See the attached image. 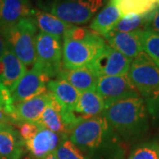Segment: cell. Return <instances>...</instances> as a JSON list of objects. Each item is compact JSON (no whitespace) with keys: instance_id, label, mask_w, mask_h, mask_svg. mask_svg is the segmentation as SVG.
Wrapping results in <instances>:
<instances>
[{"instance_id":"3","label":"cell","mask_w":159,"mask_h":159,"mask_svg":"<svg viewBox=\"0 0 159 159\" xmlns=\"http://www.w3.org/2000/svg\"><path fill=\"white\" fill-rule=\"evenodd\" d=\"M36 31L37 27L33 16L21 19L16 24L1 31L8 48L27 67L34 66L36 61Z\"/></svg>"},{"instance_id":"6","label":"cell","mask_w":159,"mask_h":159,"mask_svg":"<svg viewBox=\"0 0 159 159\" xmlns=\"http://www.w3.org/2000/svg\"><path fill=\"white\" fill-rule=\"evenodd\" d=\"M127 76L139 94L145 98L159 90V67L145 51L132 59Z\"/></svg>"},{"instance_id":"12","label":"cell","mask_w":159,"mask_h":159,"mask_svg":"<svg viewBox=\"0 0 159 159\" xmlns=\"http://www.w3.org/2000/svg\"><path fill=\"white\" fill-rule=\"evenodd\" d=\"M61 138L66 137L39 125V128L29 141L24 142V145L31 153L34 159H41L49 154L55 152L60 144Z\"/></svg>"},{"instance_id":"27","label":"cell","mask_w":159,"mask_h":159,"mask_svg":"<svg viewBox=\"0 0 159 159\" xmlns=\"http://www.w3.org/2000/svg\"><path fill=\"white\" fill-rule=\"evenodd\" d=\"M145 99L146 107L149 114L156 120L159 121V90L154 92Z\"/></svg>"},{"instance_id":"16","label":"cell","mask_w":159,"mask_h":159,"mask_svg":"<svg viewBox=\"0 0 159 159\" xmlns=\"http://www.w3.org/2000/svg\"><path fill=\"white\" fill-rule=\"evenodd\" d=\"M105 103L96 90H89L80 94L78 102L73 111L80 122L84 119L103 116Z\"/></svg>"},{"instance_id":"28","label":"cell","mask_w":159,"mask_h":159,"mask_svg":"<svg viewBox=\"0 0 159 159\" xmlns=\"http://www.w3.org/2000/svg\"><path fill=\"white\" fill-rule=\"evenodd\" d=\"M39 128V124L34 123H22L19 125V135L21 138L23 143L29 141L36 133Z\"/></svg>"},{"instance_id":"13","label":"cell","mask_w":159,"mask_h":159,"mask_svg":"<svg viewBox=\"0 0 159 159\" xmlns=\"http://www.w3.org/2000/svg\"><path fill=\"white\" fill-rule=\"evenodd\" d=\"M143 31L144 30H136L134 32L123 33L111 30L104 35V40L111 48L121 52L128 58L133 59L143 51L142 44Z\"/></svg>"},{"instance_id":"20","label":"cell","mask_w":159,"mask_h":159,"mask_svg":"<svg viewBox=\"0 0 159 159\" xmlns=\"http://www.w3.org/2000/svg\"><path fill=\"white\" fill-rule=\"evenodd\" d=\"M122 17L123 15L119 6L111 0L108 5L93 19L89 29L104 36L114 29Z\"/></svg>"},{"instance_id":"5","label":"cell","mask_w":159,"mask_h":159,"mask_svg":"<svg viewBox=\"0 0 159 159\" xmlns=\"http://www.w3.org/2000/svg\"><path fill=\"white\" fill-rule=\"evenodd\" d=\"M115 131L103 116L84 119L74 125L69 140L80 150L93 151L115 135Z\"/></svg>"},{"instance_id":"22","label":"cell","mask_w":159,"mask_h":159,"mask_svg":"<svg viewBox=\"0 0 159 159\" xmlns=\"http://www.w3.org/2000/svg\"><path fill=\"white\" fill-rule=\"evenodd\" d=\"M23 144L15 129L0 132V159H19L23 154Z\"/></svg>"},{"instance_id":"9","label":"cell","mask_w":159,"mask_h":159,"mask_svg":"<svg viewBox=\"0 0 159 159\" xmlns=\"http://www.w3.org/2000/svg\"><path fill=\"white\" fill-rule=\"evenodd\" d=\"M131 62L132 59L106 43L89 66L98 77L117 76L128 74Z\"/></svg>"},{"instance_id":"11","label":"cell","mask_w":159,"mask_h":159,"mask_svg":"<svg viewBox=\"0 0 159 159\" xmlns=\"http://www.w3.org/2000/svg\"><path fill=\"white\" fill-rule=\"evenodd\" d=\"M51 97V92L47 90L33 98L15 104L11 114L15 125H20L22 123H38Z\"/></svg>"},{"instance_id":"21","label":"cell","mask_w":159,"mask_h":159,"mask_svg":"<svg viewBox=\"0 0 159 159\" xmlns=\"http://www.w3.org/2000/svg\"><path fill=\"white\" fill-rule=\"evenodd\" d=\"M33 17L36 27L41 30V32L57 37L63 36L67 29L73 27V25L63 21L62 20L47 11L34 10Z\"/></svg>"},{"instance_id":"35","label":"cell","mask_w":159,"mask_h":159,"mask_svg":"<svg viewBox=\"0 0 159 159\" xmlns=\"http://www.w3.org/2000/svg\"><path fill=\"white\" fill-rule=\"evenodd\" d=\"M24 159H33L32 157H25Z\"/></svg>"},{"instance_id":"25","label":"cell","mask_w":159,"mask_h":159,"mask_svg":"<svg viewBox=\"0 0 159 159\" xmlns=\"http://www.w3.org/2000/svg\"><path fill=\"white\" fill-rule=\"evenodd\" d=\"M54 153L57 159H86L82 151L68 139L63 140Z\"/></svg>"},{"instance_id":"32","label":"cell","mask_w":159,"mask_h":159,"mask_svg":"<svg viewBox=\"0 0 159 159\" xmlns=\"http://www.w3.org/2000/svg\"><path fill=\"white\" fill-rule=\"evenodd\" d=\"M11 129H14V127L11 125L9 124H6V123H0V132H3V131H7V130H11Z\"/></svg>"},{"instance_id":"4","label":"cell","mask_w":159,"mask_h":159,"mask_svg":"<svg viewBox=\"0 0 159 159\" xmlns=\"http://www.w3.org/2000/svg\"><path fill=\"white\" fill-rule=\"evenodd\" d=\"M41 7L71 25L89 22L103 6V0H41Z\"/></svg>"},{"instance_id":"17","label":"cell","mask_w":159,"mask_h":159,"mask_svg":"<svg viewBox=\"0 0 159 159\" xmlns=\"http://www.w3.org/2000/svg\"><path fill=\"white\" fill-rule=\"evenodd\" d=\"M57 78L65 80L79 91L80 93L96 90L98 76L90 66L77 69H66L64 66Z\"/></svg>"},{"instance_id":"14","label":"cell","mask_w":159,"mask_h":159,"mask_svg":"<svg viewBox=\"0 0 159 159\" xmlns=\"http://www.w3.org/2000/svg\"><path fill=\"white\" fill-rule=\"evenodd\" d=\"M29 0H0V31L34 15Z\"/></svg>"},{"instance_id":"34","label":"cell","mask_w":159,"mask_h":159,"mask_svg":"<svg viewBox=\"0 0 159 159\" xmlns=\"http://www.w3.org/2000/svg\"><path fill=\"white\" fill-rule=\"evenodd\" d=\"M0 109H2V110H4V111H5V109H6V104H5V102H4L3 98L1 97V95H0Z\"/></svg>"},{"instance_id":"23","label":"cell","mask_w":159,"mask_h":159,"mask_svg":"<svg viewBox=\"0 0 159 159\" xmlns=\"http://www.w3.org/2000/svg\"><path fill=\"white\" fill-rule=\"evenodd\" d=\"M148 22V15L145 14H127L124 15L119 20L117 25L112 29L116 32H134L136 30H145L146 24Z\"/></svg>"},{"instance_id":"33","label":"cell","mask_w":159,"mask_h":159,"mask_svg":"<svg viewBox=\"0 0 159 159\" xmlns=\"http://www.w3.org/2000/svg\"><path fill=\"white\" fill-rule=\"evenodd\" d=\"M41 159H57V157H56V155H55V153L53 152V153L51 154H49L48 156H46V157H43V158Z\"/></svg>"},{"instance_id":"8","label":"cell","mask_w":159,"mask_h":159,"mask_svg":"<svg viewBox=\"0 0 159 159\" xmlns=\"http://www.w3.org/2000/svg\"><path fill=\"white\" fill-rule=\"evenodd\" d=\"M96 91L102 97L105 108L116 102L133 97H141L131 83L127 74L117 76H102L97 80Z\"/></svg>"},{"instance_id":"18","label":"cell","mask_w":159,"mask_h":159,"mask_svg":"<svg viewBox=\"0 0 159 159\" xmlns=\"http://www.w3.org/2000/svg\"><path fill=\"white\" fill-rule=\"evenodd\" d=\"M36 124L43 125L51 132L61 134L65 137L69 136L70 134V131L64 119L63 108L55 100L53 96L51 97L50 102L42 114L39 122Z\"/></svg>"},{"instance_id":"2","label":"cell","mask_w":159,"mask_h":159,"mask_svg":"<svg viewBox=\"0 0 159 159\" xmlns=\"http://www.w3.org/2000/svg\"><path fill=\"white\" fill-rule=\"evenodd\" d=\"M103 117L115 132L124 137L142 135L148 130L146 103L142 97H133L108 105Z\"/></svg>"},{"instance_id":"15","label":"cell","mask_w":159,"mask_h":159,"mask_svg":"<svg viewBox=\"0 0 159 159\" xmlns=\"http://www.w3.org/2000/svg\"><path fill=\"white\" fill-rule=\"evenodd\" d=\"M28 71V67L7 47L0 59V80L10 92Z\"/></svg>"},{"instance_id":"26","label":"cell","mask_w":159,"mask_h":159,"mask_svg":"<svg viewBox=\"0 0 159 159\" xmlns=\"http://www.w3.org/2000/svg\"><path fill=\"white\" fill-rule=\"evenodd\" d=\"M128 159H159V142L144 144L137 148Z\"/></svg>"},{"instance_id":"29","label":"cell","mask_w":159,"mask_h":159,"mask_svg":"<svg viewBox=\"0 0 159 159\" xmlns=\"http://www.w3.org/2000/svg\"><path fill=\"white\" fill-rule=\"evenodd\" d=\"M148 22L145 30L159 34V8L156 7L154 10L147 13Z\"/></svg>"},{"instance_id":"1","label":"cell","mask_w":159,"mask_h":159,"mask_svg":"<svg viewBox=\"0 0 159 159\" xmlns=\"http://www.w3.org/2000/svg\"><path fill=\"white\" fill-rule=\"evenodd\" d=\"M105 44L104 38L92 29L73 26L63 34V66L66 69L89 66Z\"/></svg>"},{"instance_id":"10","label":"cell","mask_w":159,"mask_h":159,"mask_svg":"<svg viewBox=\"0 0 159 159\" xmlns=\"http://www.w3.org/2000/svg\"><path fill=\"white\" fill-rule=\"evenodd\" d=\"M50 80V78L34 63L33 67L26 72L11 91L13 106L47 91V84Z\"/></svg>"},{"instance_id":"24","label":"cell","mask_w":159,"mask_h":159,"mask_svg":"<svg viewBox=\"0 0 159 159\" xmlns=\"http://www.w3.org/2000/svg\"><path fill=\"white\" fill-rule=\"evenodd\" d=\"M142 50L159 67V34L144 30L142 37Z\"/></svg>"},{"instance_id":"7","label":"cell","mask_w":159,"mask_h":159,"mask_svg":"<svg viewBox=\"0 0 159 159\" xmlns=\"http://www.w3.org/2000/svg\"><path fill=\"white\" fill-rule=\"evenodd\" d=\"M35 64L50 78H57L63 67L60 37L40 31L35 37Z\"/></svg>"},{"instance_id":"31","label":"cell","mask_w":159,"mask_h":159,"mask_svg":"<svg viewBox=\"0 0 159 159\" xmlns=\"http://www.w3.org/2000/svg\"><path fill=\"white\" fill-rule=\"evenodd\" d=\"M7 47L8 46H7V43H6V38H5L3 33L0 31V59L3 57V55H4L5 51H6Z\"/></svg>"},{"instance_id":"19","label":"cell","mask_w":159,"mask_h":159,"mask_svg":"<svg viewBox=\"0 0 159 159\" xmlns=\"http://www.w3.org/2000/svg\"><path fill=\"white\" fill-rule=\"evenodd\" d=\"M47 90L51 92L62 108L69 111H74L80 94L74 86L59 78L50 80L47 84Z\"/></svg>"},{"instance_id":"30","label":"cell","mask_w":159,"mask_h":159,"mask_svg":"<svg viewBox=\"0 0 159 159\" xmlns=\"http://www.w3.org/2000/svg\"><path fill=\"white\" fill-rule=\"evenodd\" d=\"M0 123H6V124H15L14 120L11 119V117L8 113L2 109H0Z\"/></svg>"},{"instance_id":"36","label":"cell","mask_w":159,"mask_h":159,"mask_svg":"<svg viewBox=\"0 0 159 159\" xmlns=\"http://www.w3.org/2000/svg\"><path fill=\"white\" fill-rule=\"evenodd\" d=\"M157 6H159V0H157Z\"/></svg>"}]
</instances>
